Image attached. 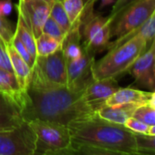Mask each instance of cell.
<instances>
[{
	"label": "cell",
	"mask_w": 155,
	"mask_h": 155,
	"mask_svg": "<svg viewBox=\"0 0 155 155\" xmlns=\"http://www.w3.org/2000/svg\"><path fill=\"white\" fill-rule=\"evenodd\" d=\"M27 101L22 110L25 121L43 120L64 125L95 114L84 99V93L66 85L52 84L32 68L31 80L26 91Z\"/></svg>",
	"instance_id": "6da1fadb"
},
{
	"label": "cell",
	"mask_w": 155,
	"mask_h": 155,
	"mask_svg": "<svg viewBox=\"0 0 155 155\" xmlns=\"http://www.w3.org/2000/svg\"><path fill=\"white\" fill-rule=\"evenodd\" d=\"M72 142L87 144L125 153L138 151L136 136L122 124L101 118L97 113L68 125Z\"/></svg>",
	"instance_id": "7a4b0ae2"
},
{
	"label": "cell",
	"mask_w": 155,
	"mask_h": 155,
	"mask_svg": "<svg viewBox=\"0 0 155 155\" xmlns=\"http://www.w3.org/2000/svg\"><path fill=\"white\" fill-rule=\"evenodd\" d=\"M147 48V42L139 35L130 36L115 43L110 42L108 53L93 65L94 79H116L128 71Z\"/></svg>",
	"instance_id": "3957f363"
},
{
	"label": "cell",
	"mask_w": 155,
	"mask_h": 155,
	"mask_svg": "<svg viewBox=\"0 0 155 155\" xmlns=\"http://www.w3.org/2000/svg\"><path fill=\"white\" fill-rule=\"evenodd\" d=\"M36 135L34 155H42L70 149L72 137L67 125L43 120L28 121Z\"/></svg>",
	"instance_id": "277c9868"
},
{
	"label": "cell",
	"mask_w": 155,
	"mask_h": 155,
	"mask_svg": "<svg viewBox=\"0 0 155 155\" xmlns=\"http://www.w3.org/2000/svg\"><path fill=\"white\" fill-rule=\"evenodd\" d=\"M110 23V16L103 17L94 12V4L85 6L80 31L83 46L94 55L108 48L111 39Z\"/></svg>",
	"instance_id": "5b68a950"
},
{
	"label": "cell",
	"mask_w": 155,
	"mask_h": 155,
	"mask_svg": "<svg viewBox=\"0 0 155 155\" xmlns=\"http://www.w3.org/2000/svg\"><path fill=\"white\" fill-rule=\"evenodd\" d=\"M155 13V0H135L111 18L110 38H121L147 21Z\"/></svg>",
	"instance_id": "8992f818"
},
{
	"label": "cell",
	"mask_w": 155,
	"mask_h": 155,
	"mask_svg": "<svg viewBox=\"0 0 155 155\" xmlns=\"http://www.w3.org/2000/svg\"><path fill=\"white\" fill-rule=\"evenodd\" d=\"M36 135L28 122L0 130V155H34Z\"/></svg>",
	"instance_id": "52a82bcc"
},
{
	"label": "cell",
	"mask_w": 155,
	"mask_h": 155,
	"mask_svg": "<svg viewBox=\"0 0 155 155\" xmlns=\"http://www.w3.org/2000/svg\"><path fill=\"white\" fill-rule=\"evenodd\" d=\"M95 61V55L85 47L79 58L66 61L68 75L67 86L72 91L84 93L87 86L95 80L93 76V65Z\"/></svg>",
	"instance_id": "ba28073f"
},
{
	"label": "cell",
	"mask_w": 155,
	"mask_h": 155,
	"mask_svg": "<svg viewBox=\"0 0 155 155\" xmlns=\"http://www.w3.org/2000/svg\"><path fill=\"white\" fill-rule=\"evenodd\" d=\"M33 68L48 82L67 86V62L61 48L53 54L38 56Z\"/></svg>",
	"instance_id": "9c48e42d"
},
{
	"label": "cell",
	"mask_w": 155,
	"mask_h": 155,
	"mask_svg": "<svg viewBox=\"0 0 155 155\" xmlns=\"http://www.w3.org/2000/svg\"><path fill=\"white\" fill-rule=\"evenodd\" d=\"M127 72L140 86L148 89L150 92L155 91V38Z\"/></svg>",
	"instance_id": "30bf717a"
},
{
	"label": "cell",
	"mask_w": 155,
	"mask_h": 155,
	"mask_svg": "<svg viewBox=\"0 0 155 155\" xmlns=\"http://www.w3.org/2000/svg\"><path fill=\"white\" fill-rule=\"evenodd\" d=\"M51 4L43 0H19L18 12L24 18L35 38L42 34L43 26L50 14Z\"/></svg>",
	"instance_id": "8fae6325"
},
{
	"label": "cell",
	"mask_w": 155,
	"mask_h": 155,
	"mask_svg": "<svg viewBox=\"0 0 155 155\" xmlns=\"http://www.w3.org/2000/svg\"><path fill=\"white\" fill-rule=\"evenodd\" d=\"M120 88L116 79L94 80L85 89L84 99L91 110L97 113L105 105L106 101Z\"/></svg>",
	"instance_id": "7c38bea8"
},
{
	"label": "cell",
	"mask_w": 155,
	"mask_h": 155,
	"mask_svg": "<svg viewBox=\"0 0 155 155\" xmlns=\"http://www.w3.org/2000/svg\"><path fill=\"white\" fill-rule=\"evenodd\" d=\"M0 93L17 104L22 112L26 105L27 95L20 88L14 72L0 68Z\"/></svg>",
	"instance_id": "4fadbf2b"
},
{
	"label": "cell",
	"mask_w": 155,
	"mask_h": 155,
	"mask_svg": "<svg viewBox=\"0 0 155 155\" xmlns=\"http://www.w3.org/2000/svg\"><path fill=\"white\" fill-rule=\"evenodd\" d=\"M24 121L19 107L0 93V130L16 128Z\"/></svg>",
	"instance_id": "5bb4252c"
},
{
	"label": "cell",
	"mask_w": 155,
	"mask_h": 155,
	"mask_svg": "<svg viewBox=\"0 0 155 155\" xmlns=\"http://www.w3.org/2000/svg\"><path fill=\"white\" fill-rule=\"evenodd\" d=\"M152 92L143 91L131 88H120L115 93H113L107 101L106 105L115 106L120 104H146L149 103L151 99Z\"/></svg>",
	"instance_id": "9a60e30c"
},
{
	"label": "cell",
	"mask_w": 155,
	"mask_h": 155,
	"mask_svg": "<svg viewBox=\"0 0 155 155\" xmlns=\"http://www.w3.org/2000/svg\"><path fill=\"white\" fill-rule=\"evenodd\" d=\"M80 26L81 24L73 25L69 31L66 34L61 43V48L63 50L66 61L78 59L83 52L84 47L82 44Z\"/></svg>",
	"instance_id": "2e32d148"
},
{
	"label": "cell",
	"mask_w": 155,
	"mask_h": 155,
	"mask_svg": "<svg viewBox=\"0 0 155 155\" xmlns=\"http://www.w3.org/2000/svg\"><path fill=\"white\" fill-rule=\"evenodd\" d=\"M140 105L135 103L120 104L115 106H109L105 104L97 111V114L104 120L124 125L125 121L132 117L134 111Z\"/></svg>",
	"instance_id": "e0dca14e"
},
{
	"label": "cell",
	"mask_w": 155,
	"mask_h": 155,
	"mask_svg": "<svg viewBox=\"0 0 155 155\" xmlns=\"http://www.w3.org/2000/svg\"><path fill=\"white\" fill-rule=\"evenodd\" d=\"M8 52L9 55L14 74L20 85V88L24 92H26L31 80L32 68L17 52V50L13 48L10 42L8 44Z\"/></svg>",
	"instance_id": "ac0fdd59"
},
{
	"label": "cell",
	"mask_w": 155,
	"mask_h": 155,
	"mask_svg": "<svg viewBox=\"0 0 155 155\" xmlns=\"http://www.w3.org/2000/svg\"><path fill=\"white\" fill-rule=\"evenodd\" d=\"M15 32L19 37L20 40L23 42V44L25 45V47L28 50L31 57L36 60V58H37L36 38H35L31 29L29 28V27L26 23L24 18L22 17V15L19 12H18V23H17V28H16Z\"/></svg>",
	"instance_id": "d6986e66"
},
{
	"label": "cell",
	"mask_w": 155,
	"mask_h": 155,
	"mask_svg": "<svg viewBox=\"0 0 155 155\" xmlns=\"http://www.w3.org/2000/svg\"><path fill=\"white\" fill-rule=\"evenodd\" d=\"M70 150L75 155H130V153L75 142H72Z\"/></svg>",
	"instance_id": "ffe728a7"
},
{
	"label": "cell",
	"mask_w": 155,
	"mask_h": 155,
	"mask_svg": "<svg viewBox=\"0 0 155 155\" xmlns=\"http://www.w3.org/2000/svg\"><path fill=\"white\" fill-rule=\"evenodd\" d=\"M60 1L71 25L81 24V18L85 12V4L83 0H60Z\"/></svg>",
	"instance_id": "44dd1931"
},
{
	"label": "cell",
	"mask_w": 155,
	"mask_h": 155,
	"mask_svg": "<svg viewBox=\"0 0 155 155\" xmlns=\"http://www.w3.org/2000/svg\"><path fill=\"white\" fill-rule=\"evenodd\" d=\"M61 48V43L57 39L42 33L36 38V50L38 56H48L53 54Z\"/></svg>",
	"instance_id": "7402d4cb"
},
{
	"label": "cell",
	"mask_w": 155,
	"mask_h": 155,
	"mask_svg": "<svg viewBox=\"0 0 155 155\" xmlns=\"http://www.w3.org/2000/svg\"><path fill=\"white\" fill-rule=\"evenodd\" d=\"M132 35H139L140 37H141L147 42V46L149 47V45L150 44L152 39L155 38V13L147 21H145L140 27H139L138 28H136L135 30H133L127 36H125L121 38L116 39V40L112 41L111 43L120 41V40H122L130 36H132Z\"/></svg>",
	"instance_id": "603a6c76"
},
{
	"label": "cell",
	"mask_w": 155,
	"mask_h": 155,
	"mask_svg": "<svg viewBox=\"0 0 155 155\" xmlns=\"http://www.w3.org/2000/svg\"><path fill=\"white\" fill-rule=\"evenodd\" d=\"M49 17L53 18V20L62 28L66 34L72 27L60 0H54L52 2Z\"/></svg>",
	"instance_id": "cb8c5ba5"
},
{
	"label": "cell",
	"mask_w": 155,
	"mask_h": 155,
	"mask_svg": "<svg viewBox=\"0 0 155 155\" xmlns=\"http://www.w3.org/2000/svg\"><path fill=\"white\" fill-rule=\"evenodd\" d=\"M132 117L149 126H153L155 125V108L150 103L142 104L136 109Z\"/></svg>",
	"instance_id": "d4e9b609"
},
{
	"label": "cell",
	"mask_w": 155,
	"mask_h": 155,
	"mask_svg": "<svg viewBox=\"0 0 155 155\" xmlns=\"http://www.w3.org/2000/svg\"><path fill=\"white\" fill-rule=\"evenodd\" d=\"M138 151L155 154V136L135 133Z\"/></svg>",
	"instance_id": "484cf974"
},
{
	"label": "cell",
	"mask_w": 155,
	"mask_h": 155,
	"mask_svg": "<svg viewBox=\"0 0 155 155\" xmlns=\"http://www.w3.org/2000/svg\"><path fill=\"white\" fill-rule=\"evenodd\" d=\"M42 33L57 39L60 43H62L66 33L62 30V28L53 20L52 18L48 17V19L46 20L43 28H42Z\"/></svg>",
	"instance_id": "4316f807"
},
{
	"label": "cell",
	"mask_w": 155,
	"mask_h": 155,
	"mask_svg": "<svg viewBox=\"0 0 155 155\" xmlns=\"http://www.w3.org/2000/svg\"><path fill=\"white\" fill-rule=\"evenodd\" d=\"M11 45L13 46V48L17 50V52L22 57V58L28 63V65L33 68H34V65H35V62L36 60L31 57V55L29 54L28 50L27 49V48L25 47V45L23 44V42L20 40L19 37L17 35V33L15 32L11 41H10Z\"/></svg>",
	"instance_id": "83f0119b"
},
{
	"label": "cell",
	"mask_w": 155,
	"mask_h": 155,
	"mask_svg": "<svg viewBox=\"0 0 155 155\" xmlns=\"http://www.w3.org/2000/svg\"><path fill=\"white\" fill-rule=\"evenodd\" d=\"M124 126L127 127L131 131H133L134 133L145 134V135H148L150 128V126L145 124L144 122H142V121H140V120H139L133 117H130V119H128L125 121Z\"/></svg>",
	"instance_id": "f1b7e54d"
},
{
	"label": "cell",
	"mask_w": 155,
	"mask_h": 155,
	"mask_svg": "<svg viewBox=\"0 0 155 155\" xmlns=\"http://www.w3.org/2000/svg\"><path fill=\"white\" fill-rule=\"evenodd\" d=\"M0 68H3L10 72H14L8 52V44L4 41V39L1 37H0Z\"/></svg>",
	"instance_id": "f546056e"
},
{
	"label": "cell",
	"mask_w": 155,
	"mask_h": 155,
	"mask_svg": "<svg viewBox=\"0 0 155 155\" xmlns=\"http://www.w3.org/2000/svg\"><path fill=\"white\" fill-rule=\"evenodd\" d=\"M14 34L15 31H13L10 23L7 19V17L0 16V37L4 39L7 44H8L11 41Z\"/></svg>",
	"instance_id": "4dcf8cb0"
},
{
	"label": "cell",
	"mask_w": 155,
	"mask_h": 155,
	"mask_svg": "<svg viewBox=\"0 0 155 155\" xmlns=\"http://www.w3.org/2000/svg\"><path fill=\"white\" fill-rule=\"evenodd\" d=\"M11 0H0V16L8 17L12 11Z\"/></svg>",
	"instance_id": "1f68e13d"
},
{
	"label": "cell",
	"mask_w": 155,
	"mask_h": 155,
	"mask_svg": "<svg viewBox=\"0 0 155 155\" xmlns=\"http://www.w3.org/2000/svg\"><path fill=\"white\" fill-rule=\"evenodd\" d=\"M133 1H135V0H117L110 16H114V15L117 14L120 9H122L123 8H125L126 6H128L130 3H131V2H133Z\"/></svg>",
	"instance_id": "d6a6232c"
},
{
	"label": "cell",
	"mask_w": 155,
	"mask_h": 155,
	"mask_svg": "<svg viewBox=\"0 0 155 155\" xmlns=\"http://www.w3.org/2000/svg\"><path fill=\"white\" fill-rule=\"evenodd\" d=\"M42 155H75L70 149L68 150H59V151H56V152H49V153H46V154H42Z\"/></svg>",
	"instance_id": "836d02e7"
},
{
	"label": "cell",
	"mask_w": 155,
	"mask_h": 155,
	"mask_svg": "<svg viewBox=\"0 0 155 155\" xmlns=\"http://www.w3.org/2000/svg\"><path fill=\"white\" fill-rule=\"evenodd\" d=\"M151 106H153L154 108H155V91L154 92H152V95H151V99H150V102H149Z\"/></svg>",
	"instance_id": "e575fe53"
},
{
	"label": "cell",
	"mask_w": 155,
	"mask_h": 155,
	"mask_svg": "<svg viewBox=\"0 0 155 155\" xmlns=\"http://www.w3.org/2000/svg\"><path fill=\"white\" fill-rule=\"evenodd\" d=\"M148 135H152V136H155V125H153V126H150Z\"/></svg>",
	"instance_id": "d590c367"
},
{
	"label": "cell",
	"mask_w": 155,
	"mask_h": 155,
	"mask_svg": "<svg viewBox=\"0 0 155 155\" xmlns=\"http://www.w3.org/2000/svg\"><path fill=\"white\" fill-rule=\"evenodd\" d=\"M97 0H83V2L85 4V6H88L90 4H95V2Z\"/></svg>",
	"instance_id": "8d00e7d4"
},
{
	"label": "cell",
	"mask_w": 155,
	"mask_h": 155,
	"mask_svg": "<svg viewBox=\"0 0 155 155\" xmlns=\"http://www.w3.org/2000/svg\"><path fill=\"white\" fill-rule=\"evenodd\" d=\"M130 155H146V154H144L142 152H140V151H136L134 153H130Z\"/></svg>",
	"instance_id": "74e56055"
},
{
	"label": "cell",
	"mask_w": 155,
	"mask_h": 155,
	"mask_svg": "<svg viewBox=\"0 0 155 155\" xmlns=\"http://www.w3.org/2000/svg\"><path fill=\"white\" fill-rule=\"evenodd\" d=\"M43 1H47V2H49V3H52L54 0H43Z\"/></svg>",
	"instance_id": "f35d334b"
},
{
	"label": "cell",
	"mask_w": 155,
	"mask_h": 155,
	"mask_svg": "<svg viewBox=\"0 0 155 155\" xmlns=\"http://www.w3.org/2000/svg\"><path fill=\"white\" fill-rule=\"evenodd\" d=\"M144 154H146V155H155L154 153H144Z\"/></svg>",
	"instance_id": "ab89813d"
}]
</instances>
